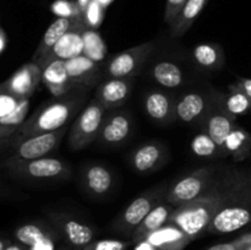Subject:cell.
Wrapping results in <instances>:
<instances>
[{
  "instance_id": "836d02e7",
  "label": "cell",
  "mask_w": 251,
  "mask_h": 250,
  "mask_svg": "<svg viewBox=\"0 0 251 250\" xmlns=\"http://www.w3.org/2000/svg\"><path fill=\"white\" fill-rule=\"evenodd\" d=\"M51 10L59 17H68V19H77L82 17L80 7L77 4L68 0H58L51 5Z\"/></svg>"
},
{
  "instance_id": "9a60e30c",
  "label": "cell",
  "mask_w": 251,
  "mask_h": 250,
  "mask_svg": "<svg viewBox=\"0 0 251 250\" xmlns=\"http://www.w3.org/2000/svg\"><path fill=\"white\" fill-rule=\"evenodd\" d=\"M65 68L71 82L76 88L91 86L100 76V65L82 55L65 61Z\"/></svg>"
},
{
  "instance_id": "c3c4849f",
  "label": "cell",
  "mask_w": 251,
  "mask_h": 250,
  "mask_svg": "<svg viewBox=\"0 0 251 250\" xmlns=\"http://www.w3.org/2000/svg\"><path fill=\"white\" fill-rule=\"evenodd\" d=\"M245 250H251V245H250L249 248H247V249H245Z\"/></svg>"
},
{
  "instance_id": "4dcf8cb0",
  "label": "cell",
  "mask_w": 251,
  "mask_h": 250,
  "mask_svg": "<svg viewBox=\"0 0 251 250\" xmlns=\"http://www.w3.org/2000/svg\"><path fill=\"white\" fill-rule=\"evenodd\" d=\"M191 151L195 156L202 157V158H212L223 154V151L220 149L217 144L212 140V137L206 131L200 132L191 140Z\"/></svg>"
},
{
  "instance_id": "f1b7e54d",
  "label": "cell",
  "mask_w": 251,
  "mask_h": 250,
  "mask_svg": "<svg viewBox=\"0 0 251 250\" xmlns=\"http://www.w3.org/2000/svg\"><path fill=\"white\" fill-rule=\"evenodd\" d=\"M83 55L90 58L96 63H100L105 58L107 47L102 37L93 28L86 27L83 31Z\"/></svg>"
},
{
  "instance_id": "6da1fadb",
  "label": "cell",
  "mask_w": 251,
  "mask_h": 250,
  "mask_svg": "<svg viewBox=\"0 0 251 250\" xmlns=\"http://www.w3.org/2000/svg\"><path fill=\"white\" fill-rule=\"evenodd\" d=\"M83 102L85 96L80 91L58 97V100L44 104L32 117L25 120L15 135L19 137H27L61 129L71 117L77 113Z\"/></svg>"
},
{
  "instance_id": "5bb4252c",
  "label": "cell",
  "mask_w": 251,
  "mask_h": 250,
  "mask_svg": "<svg viewBox=\"0 0 251 250\" xmlns=\"http://www.w3.org/2000/svg\"><path fill=\"white\" fill-rule=\"evenodd\" d=\"M131 92V81L129 78H112L98 87L96 98L104 105L105 109L117 108L124 104Z\"/></svg>"
},
{
  "instance_id": "e0dca14e",
  "label": "cell",
  "mask_w": 251,
  "mask_h": 250,
  "mask_svg": "<svg viewBox=\"0 0 251 250\" xmlns=\"http://www.w3.org/2000/svg\"><path fill=\"white\" fill-rule=\"evenodd\" d=\"M145 240L151 243L158 250H184V248L191 242L183 230L171 223H167L159 229L154 230Z\"/></svg>"
},
{
  "instance_id": "60d3db41",
  "label": "cell",
  "mask_w": 251,
  "mask_h": 250,
  "mask_svg": "<svg viewBox=\"0 0 251 250\" xmlns=\"http://www.w3.org/2000/svg\"><path fill=\"white\" fill-rule=\"evenodd\" d=\"M135 250H158L156 247L149 243L147 240H142V242L136 243V249Z\"/></svg>"
},
{
  "instance_id": "8fae6325",
  "label": "cell",
  "mask_w": 251,
  "mask_h": 250,
  "mask_svg": "<svg viewBox=\"0 0 251 250\" xmlns=\"http://www.w3.org/2000/svg\"><path fill=\"white\" fill-rule=\"evenodd\" d=\"M158 194L147 193L130 202L117 221V229L123 234L131 235L140 223L146 218L150 211L158 203Z\"/></svg>"
},
{
  "instance_id": "e575fe53",
  "label": "cell",
  "mask_w": 251,
  "mask_h": 250,
  "mask_svg": "<svg viewBox=\"0 0 251 250\" xmlns=\"http://www.w3.org/2000/svg\"><path fill=\"white\" fill-rule=\"evenodd\" d=\"M22 100L17 98L0 83V118L14 112Z\"/></svg>"
},
{
  "instance_id": "603a6c76",
  "label": "cell",
  "mask_w": 251,
  "mask_h": 250,
  "mask_svg": "<svg viewBox=\"0 0 251 250\" xmlns=\"http://www.w3.org/2000/svg\"><path fill=\"white\" fill-rule=\"evenodd\" d=\"M205 108L206 100L200 93H186L176 103V117L183 123H191L202 114Z\"/></svg>"
},
{
  "instance_id": "4316f807",
  "label": "cell",
  "mask_w": 251,
  "mask_h": 250,
  "mask_svg": "<svg viewBox=\"0 0 251 250\" xmlns=\"http://www.w3.org/2000/svg\"><path fill=\"white\" fill-rule=\"evenodd\" d=\"M29 109V100H22L16 109L10 114L0 118V141L9 139L16 134L17 130L21 127L26 120Z\"/></svg>"
},
{
  "instance_id": "1f68e13d",
  "label": "cell",
  "mask_w": 251,
  "mask_h": 250,
  "mask_svg": "<svg viewBox=\"0 0 251 250\" xmlns=\"http://www.w3.org/2000/svg\"><path fill=\"white\" fill-rule=\"evenodd\" d=\"M194 59L203 68H217L222 60V51L215 44H199L194 48Z\"/></svg>"
},
{
  "instance_id": "ac0fdd59",
  "label": "cell",
  "mask_w": 251,
  "mask_h": 250,
  "mask_svg": "<svg viewBox=\"0 0 251 250\" xmlns=\"http://www.w3.org/2000/svg\"><path fill=\"white\" fill-rule=\"evenodd\" d=\"M82 19L83 17H77V19L59 17V19H56L55 21L48 27L46 33H44L43 38H42L36 53L33 54V59H32V61L38 63L41 59H43L44 56L51 50V48L58 43L59 39H60L61 37L69 31V29H71L74 26H76V25H77Z\"/></svg>"
},
{
  "instance_id": "7dc6e473",
  "label": "cell",
  "mask_w": 251,
  "mask_h": 250,
  "mask_svg": "<svg viewBox=\"0 0 251 250\" xmlns=\"http://www.w3.org/2000/svg\"><path fill=\"white\" fill-rule=\"evenodd\" d=\"M5 196V190H4V186H2V183L0 181V199L4 198Z\"/></svg>"
},
{
  "instance_id": "44dd1931",
  "label": "cell",
  "mask_w": 251,
  "mask_h": 250,
  "mask_svg": "<svg viewBox=\"0 0 251 250\" xmlns=\"http://www.w3.org/2000/svg\"><path fill=\"white\" fill-rule=\"evenodd\" d=\"M234 119L235 118L230 117L226 112L216 110V112L211 113L208 115L207 122H206V132L220 146L223 153H225L226 140H227V137L229 136L232 130L235 127Z\"/></svg>"
},
{
  "instance_id": "9c48e42d",
  "label": "cell",
  "mask_w": 251,
  "mask_h": 250,
  "mask_svg": "<svg viewBox=\"0 0 251 250\" xmlns=\"http://www.w3.org/2000/svg\"><path fill=\"white\" fill-rule=\"evenodd\" d=\"M42 81V68L34 61L22 65L2 86L20 100H29Z\"/></svg>"
},
{
  "instance_id": "3957f363",
  "label": "cell",
  "mask_w": 251,
  "mask_h": 250,
  "mask_svg": "<svg viewBox=\"0 0 251 250\" xmlns=\"http://www.w3.org/2000/svg\"><path fill=\"white\" fill-rule=\"evenodd\" d=\"M10 176L16 179L32 180H51L70 175V166L66 162L53 157L36 159L9 158L0 164Z\"/></svg>"
},
{
  "instance_id": "484cf974",
  "label": "cell",
  "mask_w": 251,
  "mask_h": 250,
  "mask_svg": "<svg viewBox=\"0 0 251 250\" xmlns=\"http://www.w3.org/2000/svg\"><path fill=\"white\" fill-rule=\"evenodd\" d=\"M55 233H58V230L53 229L44 223H25L15 229L14 235L17 242L29 248L39 240Z\"/></svg>"
},
{
  "instance_id": "bcb514c9",
  "label": "cell",
  "mask_w": 251,
  "mask_h": 250,
  "mask_svg": "<svg viewBox=\"0 0 251 250\" xmlns=\"http://www.w3.org/2000/svg\"><path fill=\"white\" fill-rule=\"evenodd\" d=\"M98 1H100V5H102V6H103V7H107V6H108V5H109V4H110V2H112V1H113V0H98Z\"/></svg>"
},
{
  "instance_id": "2e32d148",
  "label": "cell",
  "mask_w": 251,
  "mask_h": 250,
  "mask_svg": "<svg viewBox=\"0 0 251 250\" xmlns=\"http://www.w3.org/2000/svg\"><path fill=\"white\" fill-rule=\"evenodd\" d=\"M174 206L171 205L169 202H159L150 211L149 215L146 216L144 221L140 223L139 227L134 230V233L131 234L132 242L134 243H140L142 240L146 239L151 233H153L154 230L159 229L161 227H163L164 225L168 223L169 217L173 213Z\"/></svg>"
},
{
  "instance_id": "f35d334b",
  "label": "cell",
  "mask_w": 251,
  "mask_h": 250,
  "mask_svg": "<svg viewBox=\"0 0 251 250\" xmlns=\"http://www.w3.org/2000/svg\"><path fill=\"white\" fill-rule=\"evenodd\" d=\"M234 86L239 88L240 91H243L251 100V78H240L237 85Z\"/></svg>"
},
{
  "instance_id": "83f0119b",
  "label": "cell",
  "mask_w": 251,
  "mask_h": 250,
  "mask_svg": "<svg viewBox=\"0 0 251 250\" xmlns=\"http://www.w3.org/2000/svg\"><path fill=\"white\" fill-rule=\"evenodd\" d=\"M153 78L159 83L168 88H176L183 83V71L176 64L172 61H159L153 66L152 70Z\"/></svg>"
},
{
  "instance_id": "5b68a950",
  "label": "cell",
  "mask_w": 251,
  "mask_h": 250,
  "mask_svg": "<svg viewBox=\"0 0 251 250\" xmlns=\"http://www.w3.org/2000/svg\"><path fill=\"white\" fill-rule=\"evenodd\" d=\"M105 108L97 98L91 100L78 114L70 130L69 144L73 150H82L100 136L105 119Z\"/></svg>"
},
{
  "instance_id": "4fadbf2b",
  "label": "cell",
  "mask_w": 251,
  "mask_h": 250,
  "mask_svg": "<svg viewBox=\"0 0 251 250\" xmlns=\"http://www.w3.org/2000/svg\"><path fill=\"white\" fill-rule=\"evenodd\" d=\"M131 126V118L127 113H113L104 119L98 137L105 145H119L130 136Z\"/></svg>"
},
{
  "instance_id": "7a4b0ae2",
  "label": "cell",
  "mask_w": 251,
  "mask_h": 250,
  "mask_svg": "<svg viewBox=\"0 0 251 250\" xmlns=\"http://www.w3.org/2000/svg\"><path fill=\"white\" fill-rule=\"evenodd\" d=\"M227 198L222 194H206L174 208L168 223L183 230L190 240L196 239L208 229L213 217L225 205Z\"/></svg>"
},
{
  "instance_id": "ee69618b",
  "label": "cell",
  "mask_w": 251,
  "mask_h": 250,
  "mask_svg": "<svg viewBox=\"0 0 251 250\" xmlns=\"http://www.w3.org/2000/svg\"><path fill=\"white\" fill-rule=\"evenodd\" d=\"M5 44H6V34H5V32L1 29V31H0V53L4 50Z\"/></svg>"
},
{
  "instance_id": "f546056e",
  "label": "cell",
  "mask_w": 251,
  "mask_h": 250,
  "mask_svg": "<svg viewBox=\"0 0 251 250\" xmlns=\"http://www.w3.org/2000/svg\"><path fill=\"white\" fill-rule=\"evenodd\" d=\"M223 105H225V110L223 112L229 114L230 117L235 118L238 115H243L245 113L250 112L251 100L243 91H240L235 86H232L230 87V93L225 100Z\"/></svg>"
},
{
  "instance_id": "ba28073f",
  "label": "cell",
  "mask_w": 251,
  "mask_h": 250,
  "mask_svg": "<svg viewBox=\"0 0 251 250\" xmlns=\"http://www.w3.org/2000/svg\"><path fill=\"white\" fill-rule=\"evenodd\" d=\"M86 24L83 19L76 26L69 29L63 37L58 41V43L51 48V50L38 61V65L44 68L49 63L54 60H70L83 54V31L86 28Z\"/></svg>"
},
{
  "instance_id": "ffe728a7",
  "label": "cell",
  "mask_w": 251,
  "mask_h": 250,
  "mask_svg": "<svg viewBox=\"0 0 251 250\" xmlns=\"http://www.w3.org/2000/svg\"><path fill=\"white\" fill-rule=\"evenodd\" d=\"M164 157V149L162 145L151 142L145 144L132 154V167L139 173H150L154 171Z\"/></svg>"
},
{
  "instance_id": "7402d4cb",
  "label": "cell",
  "mask_w": 251,
  "mask_h": 250,
  "mask_svg": "<svg viewBox=\"0 0 251 250\" xmlns=\"http://www.w3.org/2000/svg\"><path fill=\"white\" fill-rule=\"evenodd\" d=\"M86 188L95 195H105L112 189L114 179L109 169L100 164L88 166L83 172Z\"/></svg>"
},
{
  "instance_id": "7c38bea8",
  "label": "cell",
  "mask_w": 251,
  "mask_h": 250,
  "mask_svg": "<svg viewBox=\"0 0 251 250\" xmlns=\"http://www.w3.org/2000/svg\"><path fill=\"white\" fill-rule=\"evenodd\" d=\"M42 82L55 97H63L76 90L69 77L64 60H54L42 68Z\"/></svg>"
},
{
  "instance_id": "681fc988",
  "label": "cell",
  "mask_w": 251,
  "mask_h": 250,
  "mask_svg": "<svg viewBox=\"0 0 251 250\" xmlns=\"http://www.w3.org/2000/svg\"><path fill=\"white\" fill-rule=\"evenodd\" d=\"M0 31H1V27H0Z\"/></svg>"
},
{
  "instance_id": "d590c367",
  "label": "cell",
  "mask_w": 251,
  "mask_h": 250,
  "mask_svg": "<svg viewBox=\"0 0 251 250\" xmlns=\"http://www.w3.org/2000/svg\"><path fill=\"white\" fill-rule=\"evenodd\" d=\"M129 245V242H123V240L100 239L90 243L82 250H126Z\"/></svg>"
},
{
  "instance_id": "52a82bcc",
  "label": "cell",
  "mask_w": 251,
  "mask_h": 250,
  "mask_svg": "<svg viewBox=\"0 0 251 250\" xmlns=\"http://www.w3.org/2000/svg\"><path fill=\"white\" fill-rule=\"evenodd\" d=\"M152 49L153 42H147L117 54L108 63V75L112 78H129L139 70Z\"/></svg>"
},
{
  "instance_id": "30bf717a",
  "label": "cell",
  "mask_w": 251,
  "mask_h": 250,
  "mask_svg": "<svg viewBox=\"0 0 251 250\" xmlns=\"http://www.w3.org/2000/svg\"><path fill=\"white\" fill-rule=\"evenodd\" d=\"M49 218L59 234L63 235L66 242L73 247L83 249L86 245L93 242L95 232L88 225L64 213H51L49 215Z\"/></svg>"
},
{
  "instance_id": "8992f818",
  "label": "cell",
  "mask_w": 251,
  "mask_h": 250,
  "mask_svg": "<svg viewBox=\"0 0 251 250\" xmlns=\"http://www.w3.org/2000/svg\"><path fill=\"white\" fill-rule=\"evenodd\" d=\"M211 183V172L208 169H200L190 175L184 176L176 181L167 195V202L174 207L196 200L206 195Z\"/></svg>"
},
{
  "instance_id": "cb8c5ba5",
  "label": "cell",
  "mask_w": 251,
  "mask_h": 250,
  "mask_svg": "<svg viewBox=\"0 0 251 250\" xmlns=\"http://www.w3.org/2000/svg\"><path fill=\"white\" fill-rule=\"evenodd\" d=\"M207 2L208 0H188L179 16L176 17V21L171 26L172 36L181 37L183 34H185L189 31V28L193 26L194 21L198 19V16Z\"/></svg>"
},
{
  "instance_id": "8d00e7d4",
  "label": "cell",
  "mask_w": 251,
  "mask_h": 250,
  "mask_svg": "<svg viewBox=\"0 0 251 250\" xmlns=\"http://www.w3.org/2000/svg\"><path fill=\"white\" fill-rule=\"evenodd\" d=\"M188 0H167L166 12H164V21L172 26L173 22L176 21V17L179 16L183 7L185 6Z\"/></svg>"
},
{
  "instance_id": "b9f144b4",
  "label": "cell",
  "mask_w": 251,
  "mask_h": 250,
  "mask_svg": "<svg viewBox=\"0 0 251 250\" xmlns=\"http://www.w3.org/2000/svg\"><path fill=\"white\" fill-rule=\"evenodd\" d=\"M5 250H29V249L28 247H26V245L16 242V243H11V244H10Z\"/></svg>"
},
{
  "instance_id": "d4e9b609",
  "label": "cell",
  "mask_w": 251,
  "mask_h": 250,
  "mask_svg": "<svg viewBox=\"0 0 251 250\" xmlns=\"http://www.w3.org/2000/svg\"><path fill=\"white\" fill-rule=\"evenodd\" d=\"M251 135L247 130L235 126L227 137L225 144V153L232 154L235 161H243L250 154Z\"/></svg>"
},
{
  "instance_id": "d6986e66",
  "label": "cell",
  "mask_w": 251,
  "mask_h": 250,
  "mask_svg": "<svg viewBox=\"0 0 251 250\" xmlns=\"http://www.w3.org/2000/svg\"><path fill=\"white\" fill-rule=\"evenodd\" d=\"M145 109L147 114L154 120L164 124L171 122L176 115V105L167 93L161 91H152L145 98Z\"/></svg>"
},
{
  "instance_id": "277c9868",
  "label": "cell",
  "mask_w": 251,
  "mask_h": 250,
  "mask_svg": "<svg viewBox=\"0 0 251 250\" xmlns=\"http://www.w3.org/2000/svg\"><path fill=\"white\" fill-rule=\"evenodd\" d=\"M65 132L66 127L64 126L55 131L44 132V134L27 137H19L14 134L7 139V146H9L10 152L7 153L6 159H36L47 157V154L50 153L53 150L59 146Z\"/></svg>"
},
{
  "instance_id": "d6a6232c",
  "label": "cell",
  "mask_w": 251,
  "mask_h": 250,
  "mask_svg": "<svg viewBox=\"0 0 251 250\" xmlns=\"http://www.w3.org/2000/svg\"><path fill=\"white\" fill-rule=\"evenodd\" d=\"M103 10H104V7L100 5L98 0H91L87 9L85 10L82 15L86 26L93 29L97 28L103 20Z\"/></svg>"
},
{
  "instance_id": "ab89813d",
  "label": "cell",
  "mask_w": 251,
  "mask_h": 250,
  "mask_svg": "<svg viewBox=\"0 0 251 250\" xmlns=\"http://www.w3.org/2000/svg\"><path fill=\"white\" fill-rule=\"evenodd\" d=\"M207 250H240L238 244L235 243V240L229 243H221V244L212 245V247L208 248Z\"/></svg>"
},
{
  "instance_id": "74e56055",
  "label": "cell",
  "mask_w": 251,
  "mask_h": 250,
  "mask_svg": "<svg viewBox=\"0 0 251 250\" xmlns=\"http://www.w3.org/2000/svg\"><path fill=\"white\" fill-rule=\"evenodd\" d=\"M59 238V233L55 234H51L49 237L44 238V239L39 240L38 243L33 244L32 247H29V250H56L55 243Z\"/></svg>"
},
{
  "instance_id": "f6af8a7d",
  "label": "cell",
  "mask_w": 251,
  "mask_h": 250,
  "mask_svg": "<svg viewBox=\"0 0 251 250\" xmlns=\"http://www.w3.org/2000/svg\"><path fill=\"white\" fill-rule=\"evenodd\" d=\"M90 1H91V0H77V5H78V7H80L82 15H83V12H85V10L87 9Z\"/></svg>"
},
{
  "instance_id": "7bdbcfd3",
  "label": "cell",
  "mask_w": 251,
  "mask_h": 250,
  "mask_svg": "<svg viewBox=\"0 0 251 250\" xmlns=\"http://www.w3.org/2000/svg\"><path fill=\"white\" fill-rule=\"evenodd\" d=\"M11 240L9 238L5 237H0V250H5L10 244H11Z\"/></svg>"
}]
</instances>
